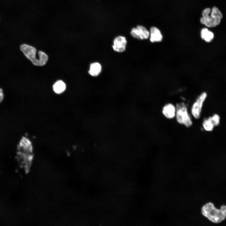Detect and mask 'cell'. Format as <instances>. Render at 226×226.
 <instances>
[{
	"instance_id": "1",
	"label": "cell",
	"mask_w": 226,
	"mask_h": 226,
	"mask_svg": "<svg viewBox=\"0 0 226 226\" xmlns=\"http://www.w3.org/2000/svg\"><path fill=\"white\" fill-rule=\"evenodd\" d=\"M33 148L30 142L23 138L18 146L17 159L20 167L24 170L29 168L33 159Z\"/></svg>"
},
{
	"instance_id": "2",
	"label": "cell",
	"mask_w": 226,
	"mask_h": 226,
	"mask_svg": "<svg viewBox=\"0 0 226 226\" xmlns=\"http://www.w3.org/2000/svg\"><path fill=\"white\" fill-rule=\"evenodd\" d=\"M202 215L215 223H220L226 218V206H222L220 209L216 208L212 202H208L202 207Z\"/></svg>"
},
{
	"instance_id": "3",
	"label": "cell",
	"mask_w": 226,
	"mask_h": 226,
	"mask_svg": "<svg viewBox=\"0 0 226 226\" xmlns=\"http://www.w3.org/2000/svg\"><path fill=\"white\" fill-rule=\"evenodd\" d=\"M201 23L208 27H213L218 25L222 18V14L219 9L214 7L212 9L207 8L202 12Z\"/></svg>"
},
{
	"instance_id": "4",
	"label": "cell",
	"mask_w": 226,
	"mask_h": 226,
	"mask_svg": "<svg viewBox=\"0 0 226 226\" xmlns=\"http://www.w3.org/2000/svg\"><path fill=\"white\" fill-rule=\"evenodd\" d=\"M176 115L177 122L184 124L187 127L191 126L192 124L186 106L183 102L178 103L176 105Z\"/></svg>"
},
{
	"instance_id": "5",
	"label": "cell",
	"mask_w": 226,
	"mask_h": 226,
	"mask_svg": "<svg viewBox=\"0 0 226 226\" xmlns=\"http://www.w3.org/2000/svg\"><path fill=\"white\" fill-rule=\"evenodd\" d=\"M20 49L26 57L34 65L41 66L39 59H38L36 58V50L35 47L28 45L23 44L21 45Z\"/></svg>"
},
{
	"instance_id": "6",
	"label": "cell",
	"mask_w": 226,
	"mask_h": 226,
	"mask_svg": "<svg viewBox=\"0 0 226 226\" xmlns=\"http://www.w3.org/2000/svg\"><path fill=\"white\" fill-rule=\"evenodd\" d=\"M207 96V94L206 92L202 93L193 104L191 109V112L195 118L198 119L200 118L203 103Z\"/></svg>"
},
{
	"instance_id": "7",
	"label": "cell",
	"mask_w": 226,
	"mask_h": 226,
	"mask_svg": "<svg viewBox=\"0 0 226 226\" xmlns=\"http://www.w3.org/2000/svg\"><path fill=\"white\" fill-rule=\"evenodd\" d=\"M131 34L134 38L138 39H147L149 36V31L144 27L138 25L136 28L132 29Z\"/></svg>"
},
{
	"instance_id": "8",
	"label": "cell",
	"mask_w": 226,
	"mask_h": 226,
	"mask_svg": "<svg viewBox=\"0 0 226 226\" xmlns=\"http://www.w3.org/2000/svg\"><path fill=\"white\" fill-rule=\"evenodd\" d=\"M127 41L126 38L122 36H119L114 40L112 47L116 51L121 52L125 50Z\"/></svg>"
},
{
	"instance_id": "9",
	"label": "cell",
	"mask_w": 226,
	"mask_h": 226,
	"mask_svg": "<svg viewBox=\"0 0 226 226\" xmlns=\"http://www.w3.org/2000/svg\"><path fill=\"white\" fill-rule=\"evenodd\" d=\"M162 111L165 117L169 119H172L175 116L176 108L172 104L168 103L163 107Z\"/></svg>"
},
{
	"instance_id": "10",
	"label": "cell",
	"mask_w": 226,
	"mask_h": 226,
	"mask_svg": "<svg viewBox=\"0 0 226 226\" xmlns=\"http://www.w3.org/2000/svg\"><path fill=\"white\" fill-rule=\"evenodd\" d=\"M150 40L152 42H160L163 38L162 35L159 30L155 27H152L150 29Z\"/></svg>"
},
{
	"instance_id": "11",
	"label": "cell",
	"mask_w": 226,
	"mask_h": 226,
	"mask_svg": "<svg viewBox=\"0 0 226 226\" xmlns=\"http://www.w3.org/2000/svg\"><path fill=\"white\" fill-rule=\"evenodd\" d=\"M101 65L97 62L92 63L90 65L89 73L91 76L96 77L99 75L101 71Z\"/></svg>"
},
{
	"instance_id": "12",
	"label": "cell",
	"mask_w": 226,
	"mask_h": 226,
	"mask_svg": "<svg viewBox=\"0 0 226 226\" xmlns=\"http://www.w3.org/2000/svg\"><path fill=\"white\" fill-rule=\"evenodd\" d=\"M66 85L65 83L62 80H59L53 84V89L54 91L57 94H60L65 90Z\"/></svg>"
},
{
	"instance_id": "13",
	"label": "cell",
	"mask_w": 226,
	"mask_h": 226,
	"mask_svg": "<svg viewBox=\"0 0 226 226\" xmlns=\"http://www.w3.org/2000/svg\"><path fill=\"white\" fill-rule=\"evenodd\" d=\"M201 36L202 38L207 42L212 41L214 37L213 33L207 28H203L201 30Z\"/></svg>"
},
{
	"instance_id": "14",
	"label": "cell",
	"mask_w": 226,
	"mask_h": 226,
	"mask_svg": "<svg viewBox=\"0 0 226 226\" xmlns=\"http://www.w3.org/2000/svg\"><path fill=\"white\" fill-rule=\"evenodd\" d=\"M203 128L206 131L211 132L213 130L215 126L212 120L211 117L205 119L202 123Z\"/></svg>"
},
{
	"instance_id": "15",
	"label": "cell",
	"mask_w": 226,
	"mask_h": 226,
	"mask_svg": "<svg viewBox=\"0 0 226 226\" xmlns=\"http://www.w3.org/2000/svg\"><path fill=\"white\" fill-rule=\"evenodd\" d=\"M38 55L41 66L44 65L48 60L47 55L45 53L41 51L38 52Z\"/></svg>"
},
{
	"instance_id": "16",
	"label": "cell",
	"mask_w": 226,
	"mask_h": 226,
	"mask_svg": "<svg viewBox=\"0 0 226 226\" xmlns=\"http://www.w3.org/2000/svg\"><path fill=\"white\" fill-rule=\"evenodd\" d=\"M211 117L215 126H218L220 123V116L217 114H214Z\"/></svg>"
},
{
	"instance_id": "17",
	"label": "cell",
	"mask_w": 226,
	"mask_h": 226,
	"mask_svg": "<svg viewBox=\"0 0 226 226\" xmlns=\"http://www.w3.org/2000/svg\"><path fill=\"white\" fill-rule=\"evenodd\" d=\"M4 95L2 89L0 88V102L3 100Z\"/></svg>"
}]
</instances>
